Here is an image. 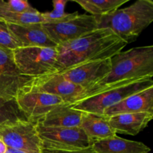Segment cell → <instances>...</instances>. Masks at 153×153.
Masks as SVG:
<instances>
[{
	"mask_svg": "<svg viewBox=\"0 0 153 153\" xmlns=\"http://www.w3.org/2000/svg\"><path fill=\"white\" fill-rule=\"evenodd\" d=\"M126 45L110 29L98 28L83 37L57 46L55 73L82 63L108 59Z\"/></svg>",
	"mask_w": 153,
	"mask_h": 153,
	"instance_id": "1",
	"label": "cell"
},
{
	"mask_svg": "<svg viewBox=\"0 0 153 153\" xmlns=\"http://www.w3.org/2000/svg\"><path fill=\"white\" fill-rule=\"evenodd\" d=\"M110 60L111 71L86 91L85 98L105 91L113 84L153 77L152 46H138L120 51Z\"/></svg>",
	"mask_w": 153,
	"mask_h": 153,
	"instance_id": "2",
	"label": "cell"
},
{
	"mask_svg": "<svg viewBox=\"0 0 153 153\" xmlns=\"http://www.w3.org/2000/svg\"><path fill=\"white\" fill-rule=\"evenodd\" d=\"M95 18L97 28L110 29L128 44L152 22L153 1L137 0L128 7Z\"/></svg>",
	"mask_w": 153,
	"mask_h": 153,
	"instance_id": "3",
	"label": "cell"
},
{
	"mask_svg": "<svg viewBox=\"0 0 153 153\" xmlns=\"http://www.w3.org/2000/svg\"><path fill=\"white\" fill-rule=\"evenodd\" d=\"M153 87L152 78L129 80L110 85L105 91L71 105L74 109L82 112L103 115L104 111L117 104L126 97Z\"/></svg>",
	"mask_w": 153,
	"mask_h": 153,
	"instance_id": "4",
	"label": "cell"
},
{
	"mask_svg": "<svg viewBox=\"0 0 153 153\" xmlns=\"http://www.w3.org/2000/svg\"><path fill=\"white\" fill-rule=\"evenodd\" d=\"M12 53L16 67L25 76L36 79L56 73V47H19Z\"/></svg>",
	"mask_w": 153,
	"mask_h": 153,
	"instance_id": "5",
	"label": "cell"
},
{
	"mask_svg": "<svg viewBox=\"0 0 153 153\" xmlns=\"http://www.w3.org/2000/svg\"><path fill=\"white\" fill-rule=\"evenodd\" d=\"M37 130L43 149L73 150L90 147L93 141L81 127L43 126L37 123Z\"/></svg>",
	"mask_w": 153,
	"mask_h": 153,
	"instance_id": "6",
	"label": "cell"
},
{
	"mask_svg": "<svg viewBox=\"0 0 153 153\" xmlns=\"http://www.w3.org/2000/svg\"><path fill=\"white\" fill-rule=\"evenodd\" d=\"M0 138L7 148L25 153H41L37 120L20 121L0 127Z\"/></svg>",
	"mask_w": 153,
	"mask_h": 153,
	"instance_id": "7",
	"label": "cell"
},
{
	"mask_svg": "<svg viewBox=\"0 0 153 153\" xmlns=\"http://www.w3.org/2000/svg\"><path fill=\"white\" fill-rule=\"evenodd\" d=\"M42 25L51 40L57 46L76 40L98 29L95 16L88 14H78L63 22L42 23Z\"/></svg>",
	"mask_w": 153,
	"mask_h": 153,
	"instance_id": "8",
	"label": "cell"
},
{
	"mask_svg": "<svg viewBox=\"0 0 153 153\" xmlns=\"http://www.w3.org/2000/svg\"><path fill=\"white\" fill-rule=\"evenodd\" d=\"M34 79L19 71L11 51L0 48V97L13 100L21 90L30 86Z\"/></svg>",
	"mask_w": 153,
	"mask_h": 153,
	"instance_id": "9",
	"label": "cell"
},
{
	"mask_svg": "<svg viewBox=\"0 0 153 153\" xmlns=\"http://www.w3.org/2000/svg\"><path fill=\"white\" fill-rule=\"evenodd\" d=\"M19 108L29 119L37 120L58 105L65 104L60 97L31 86L21 90L15 98Z\"/></svg>",
	"mask_w": 153,
	"mask_h": 153,
	"instance_id": "10",
	"label": "cell"
},
{
	"mask_svg": "<svg viewBox=\"0 0 153 153\" xmlns=\"http://www.w3.org/2000/svg\"><path fill=\"white\" fill-rule=\"evenodd\" d=\"M31 86L38 91L60 97L65 104L73 105L85 98L86 91L67 80L59 73L34 79Z\"/></svg>",
	"mask_w": 153,
	"mask_h": 153,
	"instance_id": "11",
	"label": "cell"
},
{
	"mask_svg": "<svg viewBox=\"0 0 153 153\" xmlns=\"http://www.w3.org/2000/svg\"><path fill=\"white\" fill-rule=\"evenodd\" d=\"M110 59L82 63L57 73L87 91L108 74L111 68Z\"/></svg>",
	"mask_w": 153,
	"mask_h": 153,
	"instance_id": "12",
	"label": "cell"
},
{
	"mask_svg": "<svg viewBox=\"0 0 153 153\" xmlns=\"http://www.w3.org/2000/svg\"><path fill=\"white\" fill-rule=\"evenodd\" d=\"M153 113V87L126 97L117 104L104 111L103 115L110 117L122 114Z\"/></svg>",
	"mask_w": 153,
	"mask_h": 153,
	"instance_id": "13",
	"label": "cell"
},
{
	"mask_svg": "<svg viewBox=\"0 0 153 153\" xmlns=\"http://www.w3.org/2000/svg\"><path fill=\"white\" fill-rule=\"evenodd\" d=\"M7 25L21 47H57V44L51 40L42 23L27 25Z\"/></svg>",
	"mask_w": 153,
	"mask_h": 153,
	"instance_id": "14",
	"label": "cell"
},
{
	"mask_svg": "<svg viewBox=\"0 0 153 153\" xmlns=\"http://www.w3.org/2000/svg\"><path fill=\"white\" fill-rule=\"evenodd\" d=\"M83 112L76 110L71 105L62 104L37 120L43 126L76 128L80 127Z\"/></svg>",
	"mask_w": 153,
	"mask_h": 153,
	"instance_id": "15",
	"label": "cell"
},
{
	"mask_svg": "<svg viewBox=\"0 0 153 153\" xmlns=\"http://www.w3.org/2000/svg\"><path fill=\"white\" fill-rule=\"evenodd\" d=\"M153 113L122 114L108 117L109 123L116 133L137 135L148 126L152 120Z\"/></svg>",
	"mask_w": 153,
	"mask_h": 153,
	"instance_id": "16",
	"label": "cell"
},
{
	"mask_svg": "<svg viewBox=\"0 0 153 153\" xmlns=\"http://www.w3.org/2000/svg\"><path fill=\"white\" fill-rule=\"evenodd\" d=\"M80 127L93 143L117 136V133L109 123L108 117L105 115L83 112Z\"/></svg>",
	"mask_w": 153,
	"mask_h": 153,
	"instance_id": "17",
	"label": "cell"
},
{
	"mask_svg": "<svg viewBox=\"0 0 153 153\" xmlns=\"http://www.w3.org/2000/svg\"><path fill=\"white\" fill-rule=\"evenodd\" d=\"M92 146L97 153H149L150 152V148L144 143L121 138L117 135L94 141Z\"/></svg>",
	"mask_w": 153,
	"mask_h": 153,
	"instance_id": "18",
	"label": "cell"
},
{
	"mask_svg": "<svg viewBox=\"0 0 153 153\" xmlns=\"http://www.w3.org/2000/svg\"><path fill=\"white\" fill-rule=\"evenodd\" d=\"M73 1L92 16H100L117 10L128 0H73Z\"/></svg>",
	"mask_w": 153,
	"mask_h": 153,
	"instance_id": "19",
	"label": "cell"
},
{
	"mask_svg": "<svg viewBox=\"0 0 153 153\" xmlns=\"http://www.w3.org/2000/svg\"><path fill=\"white\" fill-rule=\"evenodd\" d=\"M34 120L29 119L18 106L15 99L4 100L0 97V127L20 121Z\"/></svg>",
	"mask_w": 153,
	"mask_h": 153,
	"instance_id": "20",
	"label": "cell"
},
{
	"mask_svg": "<svg viewBox=\"0 0 153 153\" xmlns=\"http://www.w3.org/2000/svg\"><path fill=\"white\" fill-rule=\"evenodd\" d=\"M0 20L7 24L16 25H27L44 22L42 13L40 11L36 13H0Z\"/></svg>",
	"mask_w": 153,
	"mask_h": 153,
	"instance_id": "21",
	"label": "cell"
},
{
	"mask_svg": "<svg viewBox=\"0 0 153 153\" xmlns=\"http://www.w3.org/2000/svg\"><path fill=\"white\" fill-rule=\"evenodd\" d=\"M67 2L68 0H53V10L42 13V16L44 20L43 23H56L63 22L79 14L77 11L72 13H66L65 7Z\"/></svg>",
	"mask_w": 153,
	"mask_h": 153,
	"instance_id": "22",
	"label": "cell"
},
{
	"mask_svg": "<svg viewBox=\"0 0 153 153\" xmlns=\"http://www.w3.org/2000/svg\"><path fill=\"white\" fill-rule=\"evenodd\" d=\"M37 9L26 0H0V13H36Z\"/></svg>",
	"mask_w": 153,
	"mask_h": 153,
	"instance_id": "23",
	"label": "cell"
},
{
	"mask_svg": "<svg viewBox=\"0 0 153 153\" xmlns=\"http://www.w3.org/2000/svg\"><path fill=\"white\" fill-rule=\"evenodd\" d=\"M19 47L20 44L10 31L8 25L0 20V48L13 52Z\"/></svg>",
	"mask_w": 153,
	"mask_h": 153,
	"instance_id": "24",
	"label": "cell"
},
{
	"mask_svg": "<svg viewBox=\"0 0 153 153\" xmlns=\"http://www.w3.org/2000/svg\"><path fill=\"white\" fill-rule=\"evenodd\" d=\"M41 153H97L93 146L79 149H73V150H55V149H43Z\"/></svg>",
	"mask_w": 153,
	"mask_h": 153,
	"instance_id": "25",
	"label": "cell"
},
{
	"mask_svg": "<svg viewBox=\"0 0 153 153\" xmlns=\"http://www.w3.org/2000/svg\"><path fill=\"white\" fill-rule=\"evenodd\" d=\"M7 150V147L4 142L0 138V153H6Z\"/></svg>",
	"mask_w": 153,
	"mask_h": 153,
	"instance_id": "26",
	"label": "cell"
},
{
	"mask_svg": "<svg viewBox=\"0 0 153 153\" xmlns=\"http://www.w3.org/2000/svg\"><path fill=\"white\" fill-rule=\"evenodd\" d=\"M6 153H25V152H20V151H17V150H15V149L7 148V152Z\"/></svg>",
	"mask_w": 153,
	"mask_h": 153,
	"instance_id": "27",
	"label": "cell"
}]
</instances>
